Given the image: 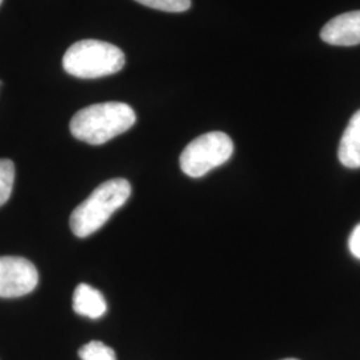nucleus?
Returning a JSON list of instances; mask_svg holds the SVG:
<instances>
[{
  "instance_id": "nucleus-5",
  "label": "nucleus",
  "mask_w": 360,
  "mask_h": 360,
  "mask_svg": "<svg viewBox=\"0 0 360 360\" xmlns=\"http://www.w3.org/2000/svg\"><path fill=\"white\" fill-rule=\"evenodd\" d=\"M37 267L25 257H0V297H19L38 285Z\"/></svg>"
},
{
  "instance_id": "nucleus-9",
  "label": "nucleus",
  "mask_w": 360,
  "mask_h": 360,
  "mask_svg": "<svg viewBox=\"0 0 360 360\" xmlns=\"http://www.w3.org/2000/svg\"><path fill=\"white\" fill-rule=\"evenodd\" d=\"M15 166L10 159H0V207L3 206L11 196Z\"/></svg>"
},
{
  "instance_id": "nucleus-4",
  "label": "nucleus",
  "mask_w": 360,
  "mask_h": 360,
  "mask_svg": "<svg viewBox=\"0 0 360 360\" xmlns=\"http://www.w3.org/2000/svg\"><path fill=\"white\" fill-rule=\"evenodd\" d=\"M233 143L224 132H208L193 139L180 155V168L190 178H202L211 169L229 162Z\"/></svg>"
},
{
  "instance_id": "nucleus-2",
  "label": "nucleus",
  "mask_w": 360,
  "mask_h": 360,
  "mask_svg": "<svg viewBox=\"0 0 360 360\" xmlns=\"http://www.w3.org/2000/svg\"><path fill=\"white\" fill-rule=\"evenodd\" d=\"M129 180L116 178L104 181L72 211L70 218L71 230L77 238L90 236L103 227L112 214L129 200Z\"/></svg>"
},
{
  "instance_id": "nucleus-8",
  "label": "nucleus",
  "mask_w": 360,
  "mask_h": 360,
  "mask_svg": "<svg viewBox=\"0 0 360 360\" xmlns=\"http://www.w3.org/2000/svg\"><path fill=\"white\" fill-rule=\"evenodd\" d=\"M338 158L345 167L360 168V110L348 122L339 143Z\"/></svg>"
},
{
  "instance_id": "nucleus-3",
  "label": "nucleus",
  "mask_w": 360,
  "mask_h": 360,
  "mask_svg": "<svg viewBox=\"0 0 360 360\" xmlns=\"http://www.w3.org/2000/svg\"><path fill=\"white\" fill-rule=\"evenodd\" d=\"M126 65L123 51L111 43L86 39L74 43L63 56L67 74L80 79H96L119 72Z\"/></svg>"
},
{
  "instance_id": "nucleus-1",
  "label": "nucleus",
  "mask_w": 360,
  "mask_h": 360,
  "mask_svg": "<svg viewBox=\"0 0 360 360\" xmlns=\"http://www.w3.org/2000/svg\"><path fill=\"white\" fill-rule=\"evenodd\" d=\"M135 122L136 114L129 104L107 102L77 111L70 122V129L79 141L99 146L129 131Z\"/></svg>"
},
{
  "instance_id": "nucleus-12",
  "label": "nucleus",
  "mask_w": 360,
  "mask_h": 360,
  "mask_svg": "<svg viewBox=\"0 0 360 360\" xmlns=\"http://www.w3.org/2000/svg\"><path fill=\"white\" fill-rule=\"evenodd\" d=\"M348 248L354 257L360 259V224L351 232L348 239Z\"/></svg>"
},
{
  "instance_id": "nucleus-14",
  "label": "nucleus",
  "mask_w": 360,
  "mask_h": 360,
  "mask_svg": "<svg viewBox=\"0 0 360 360\" xmlns=\"http://www.w3.org/2000/svg\"><path fill=\"white\" fill-rule=\"evenodd\" d=\"M1 1H3V0H0V4H1Z\"/></svg>"
},
{
  "instance_id": "nucleus-7",
  "label": "nucleus",
  "mask_w": 360,
  "mask_h": 360,
  "mask_svg": "<svg viewBox=\"0 0 360 360\" xmlns=\"http://www.w3.org/2000/svg\"><path fill=\"white\" fill-rule=\"evenodd\" d=\"M72 307L82 316L99 319L107 311V302L99 290L91 287L90 284L80 283L74 291Z\"/></svg>"
},
{
  "instance_id": "nucleus-10",
  "label": "nucleus",
  "mask_w": 360,
  "mask_h": 360,
  "mask_svg": "<svg viewBox=\"0 0 360 360\" xmlns=\"http://www.w3.org/2000/svg\"><path fill=\"white\" fill-rule=\"evenodd\" d=\"M82 360H116L115 351L102 342L92 340L79 349Z\"/></svg>"
},
{
  "instance_id": "nucleus-6",
  "label": "nucleus",
  "mask_w": 360,
  "mask_h": 360,
  "mask_svg": "<svg viewBox=\"0 0 360 360\" xmlns=\"http://www.w3.org/2000/svg\"><path fill=\"white\" fill-rule=\"evenodd\" d=\"M323 41L331 46L360 44V10L333 18L321 31Z\"/></svg>"
},
{
  "instance_id": "nucleus-13",
  "label": "nucleus",
  "mask_w": 360,
  "mask_h": 360,
  "mask_svg": "<svg viewBox=\"0 0 360 360\" xmlns=\"http://www.w3.org/2000/svg\"><path fill=\"white\" fill-rule=\"evenodd\" d=\"M283 360H297V359H292V358H290V359H283Z\"/></svg>"
},
{
  "instance_id": "nucleus-11",
  "label": "nucleus",
  "mask_w": 360,
  "mask_h": 360,
  "mask_svg": "<svg viewBox=\"0 0 360 360\" xmlns=\"http://www.w3.org/2000/svg\"><path fill=\"white\" fill-rule=\"evenodd\" d=\"M150 8L166 13H184L191 7V0H135Z\"/></svg>"
}]
</instances>
